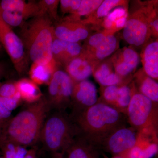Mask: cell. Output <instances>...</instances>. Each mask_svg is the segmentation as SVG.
Segmentation results:
<instances>
[{
  "label": "cell",
  "mask_w": 158,
  "mask_h": 158,
  "mask_svg": "<svg viewBox=\"0 0 158 158\" xmlns=\"http://www.w3.org/2000/svg\"><path fill=\"white\" fill-rule=\"evenodd\" d=\"M45 97L30 104L3 126L0 138L27 148L39 141L46 117L50 112Z\"/></svg>",
  "instance_id": "1"
},
{
  "label": "cell",
  "mask_w": 158,
  "mask_h": 158,
  "mask_svg": "<svg viewBox=\"0 0 158 158\" xmlns=\"http://www.w3.org/2000/svg\"><path fill=\"white\" fill-rule=\"evenodd\" d=\"M127 118L123 113L100 102L72 119L78 135L97 148L110 133L126 126Z\"/></svg>",
  "instance_id": "2"
},
{
  "label": "cell",
  "mask_w": 158,
  "mask_h": 158,
  "mask_svg": "<svg viewBox=\"0 0 158 158\" xmlns=\"http://www.w3.org/2000/svg\"><path fill=\"white\" fill-rule=\"evenodd\" d=\"M52 19L41 14L26 21L20 27L19 37L27 56L33 63L46 64L54 60V25Z\"/></svg>",
  "instance_id": "3"
},
{
  "label": "cell",
  "mask_w": 158,
  "mask_h": 158,
  "mask_svg": "<svg viewBox=\"0 0 158 158\" xmlns=\"http://www.w3.org/2000/svg\"><path fill=\"white\" fill-rule=\"evenodd\" d=\"M50 111L44 120L38 142L53 156H61L73 139L78 135V131L66 111Z\"/></svg>",
  "instance_id": "4"
},
{
  "label": "cell",
  "mask_w": 158,
  "mask_h": 158,
  "mask_svg": "<svg viewBox=\"0 0 158 158\" xmlns=\"http://www.w3.org/2000/svg\"><path fill=\"white\" fill-rule=\"evenodd\" d=\"M158 105L140 93L131 95L126 116L132 128L144 134L157 131Z\"/></svg>",
  "instance_id": "5"
},
{
  "label": "cell",
  "mask_w": 158,
  "mask_h": 158,
  "mask_svg": "<svg viewBox=\"0 0 158 158\" xmlns=\"http://www.w3.org/2000/svg\"><path fill=\"white\" fill-rule=\"evenodd\" d=\"M156 13L152 5H149L140 8L128 16L123 32L124 40L134 46L145 44L152 35L151 21Z\"/></svg>",
  "instance_id": "6"
},
{
  "label": "cell",
  "mask_w": 158,
  "mask_h": 158,
  "mask_svg": "<svg viewBox=\"0 0 158 158\" xmlns=\"http://www.w3.org/2000/svg\"><path fill=\"white\" fill-rule=\"evenodd\" d=\"M74 81L67 73L57 70L48 84L46 98L50 111H66L70 108Z\"/></svg>",
  "instance_id": "7"
},
{
  "label": "cell",
  "mask_w": 158,
  "mask_h": 158,
  "mask_svg": "<svg viewBox=\"0 0 158 158\" xmlns=\"http://www.w3.org/2000/svg\"><path fill=\"white\" fill-rule=\"evenodd\" d=\"M0 43L7 52L15 70L21 75L27 71L29 59L19 36L0 15Z\"/></svg>",
  "instance_id": "8"
},
{
  "label": "cell",
  "mask_w": 158,
  "mask_h": 158,
  "mask_svg": "<svg viewBox=\"0 0 158 158\" xmlns=\"http://www.w3.org/2000/svg\"><path fill=\"white\" fill-rule=\"evenodd\" d=\"M40 15L38 2L35 1L2 0L0 2V15L11 28L21 27L29 19Z\"/></svg>",
  "instance_id": "9"
},
{
  "label": "cell",
  "mask_w": 158,
  "mask_h": 158,
  "mask_svg": "<svg viewBox=\"0 0 158 158\" xmlns=\"http://www.w3.org/2000/svg\"><path fill=\"white\" fill-rule=\"evenodd\" d=\"M137 145L135 130L123 126L110 133L100 143L97 148L111 154L113 156H123Z\"/></svg>",
  "instance_id": "10"
},
{
  "label": "cell",
  "mask_w": 158,
  "mask_h": 158,
  "mask_svg": "<svg viewBox=\"0 0 158 158\" xmlns=\"http://www.w3.org/2000/svg\"><path fill=\"white\" fill-rule=\"evenodd\" d=\"M97 102V90L94 83L88 80L74 82L69 115L72 118Z\"/></svg>",
  "instance_id": "11"
},
{
  "label": "cell",
  "mask_w": 158,
  "mask_h": 158,
  "mask_svg": "<svg viewBox=\"0 0 158 158\" xmlns=\"http://www.w3.org/2000/svg\"><path fill=\"white\" fill-rule=\"evenodd\" d=\"M54 36L61 40L78 43L87 39L89 30L85 24L65 18L54 26Z\"/></svg>",
  "instance_id": "12"
},
{
  "label": "cell",
  "mask_w": 158,
  "mask_h": 158,
  "mask_svg": "<svg viewBox=\"0 0 158 158\" xmlns=\"http://www.w3.org/2000/svg\"><path fill=\"white\" fill-rule=\"evenodd\" d=\"M96 61L83 51L82 53L66 65V71L74 82L87 79L93 73Z\"/></svg>",
  "instance_id": "13"
},
{
  "label": "cell",
  "mask_w": 158,
  "mask_h": 158,
  "mask_svg": "<svg viewBox=\"0 0 158 158\" xmlns=\"http://www.w3.org/2000/svg\"><path fill=\"white\" fill-rule=\"evenodd\" d=\"M99 150L79 135L73 139L61 158H101Z\"/></svg>",
  "instance_id": "14"
},
{
  "label": "cell",
  "mask_w": 158,
  "mask_h": 158,
  "mask_svg": "<svg viewBox=\"0 0 158 158\" xmlns=\"http://www.w3.org/2000/svg\"><path fill=\"white\" fill-rule=\"evenodd\" d=\"M78 43L69 42L54 37L52 44L53 58L57 63L67 65L83 52Z\"/></svg>",
  "instance_id": "15"
},
{
  "label": "cell",
  "mask_w": 158,
  "mask_h": 158,
  "mask_svg": "<svg viewBox=\"0 0 158 158\" xmlns=\"http://www.w3.org/2000/svg\"><path fill=\"white\" fill-rule=\"evenodd\" d=\"M138 54L132 49L125 48L115 64L116 73L119 77L128 75L139 64Z\"/></svg>",
  "instance_id": "16"
},
{
  "label": "cell",
  "mask_w": 158,
  "mask_h": 158,
  "mask_svg": "<svg viewBox=\"0 0 158 158\" xmlns=\"http://www.w3.org/2000/svg\"><path fill=\"white\" fill-rule=\"evenodd\" d=\"M143 67L148 76L154 80L158 78V40L150 43L146 45L142 55Z\"/></svg>",
  "instance_id": "17"
},
{
  "label": "cell",
  "mask_w": 158,
  "mask_h": 158,
  "mask_svg": "<svg viewBox=\"0 0 158 158\" xmlns=\"http://www.w3.org/2000/svg\"><path fill=\"white\" fill-rule=\"evenodd\" d=\"M55 60L47 64L33 63L30 70V79L37 85H48L54 73L57 70Z\"/></svg>",
  "instance_id": "18"
},
{
  "label": "cell",
  "mask_w": 158,
  "mask_h": 158,
  "mask_svg": "<svg viewBox=\"0 0 158 158\" xmlns=\"http://www.w3.org/2000/svg\"><path fill=\"white\" fill-rule=\"evenodd\" d=\"M15 85L22 100L29 104L38 101L43 96L38 85L31 79H20L15 82Z\"/></svg>",
  "instance_id": "19"
},
{
  "label": "cell",
  "mask_w": 158,
  "mask_h": 158,
  "mask_svg": "<svg viewBox=\"0 0 158 158\" xmlns=\"http://www.w3.org/2000/svg\"><path fill=\"white\" fill-rule=\"evenodd\" d=\"M118 44L117 37L114 34H110L107 36L103 41L91 52L89 54L86 53L97 62L113 54L117 49Z\"/></svg>",
  "instance_id": "20"
},
{
  "label": "cell",
  "mask_w": 158,
  "mask_h": 158,
  "mask_svg": "<svg viewBox=\"0 0 158 158\" xmlns=\"http://www.w3.org/2000/svg\"><path fill=\"white\" fill-rule=\"evenodd\" d=\"M94 77L102 86L117 85L121 82V77L114 73L107 64H103L95 71Z\"/></svg>",
  "instance_id": "21"
},
{
  "label": "cell",
  "mask_w": 158,
  "mask_h": 158,
  "mask_svg": "<svg viewBox=\"0 0 158 158\" xmlns=\"http://www.w3.org/2000/svg\"><path fill=\"white\" fill-rule=\"evenodd\" d=\"M0 150L4 158H24L28 151L26 147L2 138H0Z\"/></svg>",
  "instance_id": "22"
},
{
  "label": "cell",
  "mask_w": 158,
  "mask_h": 158,
  "mask_svg": "<svg viewBox=\"0 0 158 158\" xmlns=\"http://www.w3.org/2000/svg\"><path fill=\"white\" fill-rule=\"evenodd\" d=\"M102 2V0H83L81 1V5L76 12L74 14L70 15L65 18L80 22L82 17H90L92 15Z\"/></svg>",
  "instance_id": "23"
},
{
  "label": "cell",
  "mask_w": 158,
  "mask_h": 158,
  "mask_svg": "<svg viewBox=\"0 0 158 158\" xmlns=\"http://www.w3.org/2000/svg\"><path fill=\"white\" fill-rule=\"evenodd\" d=\"M139 87L140 93L158 103V84L155 80L146 76L141 79Z\"/></svg>",
  "instance_id": "24"
},
{
  "label": "cell",
  "mask_w": 158,
  "mask_h": 158,
  "mask_svg": "<svg viewBox=\"0 0 158 158\" xmlns=\"http://www.w3.org/2000/svg\"><path fill=\"white\" fill-rule=\"evenodd\" d=\"M128 16L127 9L124 7H118L111 11L109 14L105 17L103 26L106 30L115 32V25L119 19Z\"/></svg>",
  "instance_id": "25"
},
{
  "label": "cell",
  "mask_w": 158,
  "mask_h": 158,
  "mask_svg": "<svg viewBox=\"0 0 158 158\" xmlns=\"http://www.w3.org/2000/svg\"><path fill=\"white\" fill-rule=\"evenodd\" d=\"M131 91L128 86H123L118 88V96L115 108L116 110L126 115L128 106L129 104Z\"/></svg>",
  "instance_id": "26"
},
{
  "label": "cell",
  "mask_w": 158,
  "mask_h": 158,
  "mask_svg": "<svg viewBox=\"0 0 158 158\" xmlns=\"http://www.w3.org/2000/svg\"><path fill=\"white\" fill-rule=\"evenodd\" d=\"M60 1L57 0H40L37 2L40 9V14L48 15L53 22L57 21L59 17L57 12Z\"/></svg>",
  "instance_id": "27"
},
{
  "label": "cell",
  "mask_w": 158,
  "mask_h": 158,
  "mask_svg": "<svg viewBox=\"0 0 158 158\" xmlns=\"http://www.w3.org/2000/svg\"><path fill=\"white\" fill-rule=\"evenodd\" d=\"M125 1L121 0H105L93 13L95 19L106 17L113 9L124 5Z\"/></svg>",
  "instance_id": "28"
},
{
  "label": "cell",
  "mask_w": 158,
  "mask_h": 158,
  "mask_svg": "<svg viewBox=\"0 0 158 158\" xmlns=\"http://www.w3.org/2000/svg\"><path fill=\"white\" fill-rule=\"evenodd\" d=\"M118 88L117 85L105 87L102 90V97L104 101L102 102L114 108L118 98Z\"/></svg>",
  "instance_id": "29"
},
{
  "label": "cell",
  "mask_w": 158,
  "mask_h": 158,
  "mask_svg": "<svg viewBox=\"0 0 158 158\" xmlns=\"http://www.w3.org/2000/svg\"><path fill=\"white\" fill-rule=\"evenodd\" d=\"M158 150L156 143H152L144 149H142L136 145L129 152L130 158H149Z\"/></svg>",
  "instance_id": "30"
},
{
  "label": "cell",
  "mask_w": 158,
  "mask_h": 158,
  "mask_svg": "<svg viewBox=\"0 0 158 158\" xmlns=\"http://www.w3.org/2000/svg\"><path fill=\"white\" fill-rule=\"evenodd\" d=\"M115 32L113 31L106 30L103 32L93 34L88 39L86 50H83V51L87 53H90L103 41L107 36L110 34H113Z\"/></svg>",
  "instance_id": "31"
},
{
  "label": "cell",
  "mask_w": 158,
  "mask_h": 158,
  "mask_svg": "<svg viewBox=\"0 0 158 158\" xmlns=\"http://www.w3.org/2000/svg\"><path fill=\"white\" fill-rule=\"evenodd\" d=\"M81 0H61L60 7L63 14H74L78 9L81 3Z\"/></svg>",
  "instance_id": "32"
},
{
  "label": "cell",
  "mask_w": 158,
  "mask_h": 158,
  "mask_svg": "<svg viewBox=\"0 0 158 158\" xmlns=\"http://www.w3.org/2000/svg\"><path fill=\"white\" fill-rule=\"evenodd\" d=\"M17 92L15 82L0 83V98L12 97Z\"/></svg>",
  "instance_id": "33"
},
{
  "label": "cell",
  "mask_w": 158,
  "mask_h": 158,
  "mask_svg": "<svg viewBox=\"0 0 158 158\" xmlns=\"http://www.w3.org/2000/svg\"><path fill=\"white\" fill-rule=\"evenodd\" d=\"M12 112L5 107L0 100V124H4L11 118Z\"/></svg>",
  "instance_id": "34"
},
{
  "label": "cell",
  "mask_w": 158,
  "mask_h": 158,
  "mask_svg": "<svg viewBox=\"0 0 158 158\" xmlns=\"http://www.w3.org/2000/svg\"><path fill=\"white\" fill-rule=\"evenodd\" d=\"M24 158H37L36 150L33 148L29 150Z\"/></svg>",
  "instance_id": "35"
},
{
  "label": "cell",
  "mask_w": 158,
  "mask_h": 158,
  "mask_svg": "<svg viewBox=\"0 0 158 158\" xmlns=\"http://www.w3.org/2000/svg\"><path fill=\"white\" fill-rule=\"evenodd\" d=\"M5 71V67H4V65L0 63V80L4 76Z\"/></svg>",
  "instance_id": "36"
},
{
  "label": "cell",
  "mask_w": 158,
  "mask_h": 158,
  "mask_svg": "<svg viewBox=\"0 0 158 158\" xmlns=\"http://www.w3.org/2000/svg\"><path fill=\"white\" fill-rule=\"evenodd\" d=\"M103 156L104 158H126L124 157L120 156H113L112 157L110 158L108 157L107 156H106V155H103Z\"/></svg>",
  "instance_id": "37"
},
{
  "label": "cell",
  "mask_w": 158,
  "mask_h": 158,
  "mask_svg": "<svg viewBox=\"0 0 158 158\" xmlns=\"http://www.w3.org/2000/svg\"><path fill=\"white\" fill-rule=\"evenodd\" d=\"M4 124H5V123H4V124H0V136H1L2 129L3 126H4Z\"/></svg>",
  "instance_id": "38"
},
{
  "label": "cell",
  "mask_w": 158,
  "mask_h": 158,
  "mask_svg": "<svg viewBox=\"0 0 158 158\" xmlns=\"http://www.w3.org/2000/svg\"><path fill=\"white\" fill-rule=\"evenodd\" d=\"M2 44H1V43H0V52L2 51Z\"/></svg>",
  "instance_id": "39"
},
{
  "label": "cell",
  "mask_w": 158,
  "mask_h": 158,
  "mask_svg": "<svg viewBox=\"0 0 158 158\" xmlns=\"http://www.w3.org/2000/svg\"><path fill=\"white\" fill-rule=\"evenodd\" d=\"M53 158H61L60 156H53Z\"/></svg>",
  "instance_id": "40"
},
{
  "label": "cell",
  "mask_w": 158,
  "mask_h": 158,
  "mask_svg": "<svg viewBox=\"0 0 158 158\" xmlns=\"http://www.w3.org/2000/svg\"><path fill=\"white\" fill-rule=\"evenodd\" d=\"M0 158H4V157H3V156L2 155V154H0Z\"/></svg>",
  "instance_id": "41"
}]
</instances>
